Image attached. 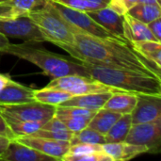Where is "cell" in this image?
<instances>
[{
	"label": "cell",
	"instance_id": "obj_1",
	"mask_svg": "<svg viewBox=\"0 0 161 161\" xmlns=\"http://www.w3.org/2000/svg\"><path fill=\"white\" fill-rule=\"evenodd\" d=\"M79 62L129 69L161 77L160 70L138 54L128 42L117 38H97L74 33L72 45L58 44Z\"/></svg>",
	"mask_w": 161,
	"mask_h": 161
},
{
	"label": "cell",
	"instance_id": "obj_2",
	"mask_svg": "<svg viewBox=\"0 0 161 161\" xmlns=\"http://www.w3.org/2000/svg\"><path fill=\"white\" fill-rule=\"evenodd\" d=\"M92 78L112 88L135 94L161 95L160 77L129 69L81 62Z\"/></svg>",
	"mask_w": 161,
	"mask_h": 161
},
{
	"label": "cell",
	"instance_id": "obj_3",
	"mask_svg": "<svg viewBox=\"0 0 161 161\" xmlns=\"http://www.w3.org/2000/svg\"><path fill=\"white\" fill-rule=\"evenodd\" d=\"M0 53L17 57L36 65L52 79L70 75L90 76L81 62L71 61L60 55L33 45V42H25L18 44L9 42Z\"/></svg>",
	"mask_w": 161,
	"mask_h": 161
},
{
	"label": "cell",
	"instance_id": "obj_4",
	"mask_svg": "<svg viewBox=\"0 0 161 161\" xmlns=\"http://www.w3.org/2000/svg\"><path fill=\"white\" fill-rule=\"evenodd\" d=\"M27 16L37 25L46 42L55 45H72L74 43L73 30L50 0H47L43 6L30 11Z\"/></svg>",
	"mask_w": 161,
	"mask_h": 161
},
{
	"label": "cell",
	"instance_id": "obj_5",
	"mask_svg": "<svg viewBox=\"0 0 161 161\" xmlns=\"http://www.w3.org/2000/svg\"><path fill=\"white\" fill-rule=\"evenodd\" d=\"M45 87L55 88L65 91L75 95H82L98 92H123L118 89L108 86L92 76H85L79 75H70L52 79Z\"/></svg>",
	"mask_w": 161,
	"mask_h": 161
},
{
	"label": "cell",
	"instance_id": "obj_6",
	"mask_svg": "<svg viewBox=\"0 0 161 161\" xmlns=\"http://www.w3.org/2000/svg\"><path fill=\"white\" fill-rule=\"evenodd\" d=\"M56 113V107L37 101L17 105H0V114L5 121L46 122Z\"/></svg>",
	"mask_w": 161,
	"mask_h": 161
},
{
	"label": "cell",
	"instance_id": "obj_7",
	"mask_svg": "<svg viewBox=\"0 0 161 161\" xmlns=\"http://www.w3.org/2000/svg\"><path fill=\"white\" fill-rule=\"evenodd\" d=\"M50 1L61 17L69 24L74 33L86 34L97 38H116L92 20L87 12L70 8L52 0Z\"/></svg>",
	"mask_w": 161,
	"mask_h": 161
},
{
	"label": "cell",
	"instance_id": "obj_8",
	"mask_svg": "<svg viewBox=\"0 0 161 161\" xmlns=\"http://www.w3.org/2000/svg\"><path fill=\"white\" fill-rule=\"evenodd\" d=\"M0 33L8 38H18L29 42H46L37 25L27 15L0 18Z\"/></svg>",
	"mask_w": 161,
	"mask_h": 161
},
{
	"label": "cell",
	"instance_id": "obj_9",
	"mask_svg": "<svg viewBox=\"0 0 161 161\" xmlns=\"http://www.w3.org/2000/svg\"><path fill=\"white\" fill-rule=\"evenodd\" d=\"M125 142L144 146L150 154L159 153L161 151V118L150 123L132 125Z\"/></svg>",
	"mask_w": 161,
	"mask_h": 161
},
{
	"label": "cell",
	"instance_id": "obj_10",
	"mask_svg": "<svg viewBox=\"0 0 161 161\" xmlns=\"http://www.w3.org/2000/svg\"><path fill=\"white\" fill-rule=\"evenodd\" d=\"M132 125L154 122L161 118V95L137 94V103L130 113Z\"/></svg>",
	"mask_w": 161,
	"mask_h": 161
},
{
	"label": "cell",
	"instance_id": "obj_11",
	"mask_svg": "<svg viewBox=\"0 0 161 161\" xmlns=\"http://www.w3.org/2000/svg\"><path fill=\"white\" fill-rule=\"evenodd\" d=\"M15 140L26 146L37 150L43 155L53 158L55 160H62L63 157L66 155L70 147V142L55 141L31 136L19 137Z\"/></svg>",
	"mask_w": 161,
	"mask_h": 161
},
{
	"label": "cell",
	"instance_id": "obj_12",
	"mask_svg": "<svg viewBox=\"0 0 161 161\" xmlns=\"http://www.w3.org/2000/svg\"><path fill=\"white\" fill-rule=\"evenodd\" d=\"M87 13L92 20H94L114 37L126 41L124 31V15L116 12L109 7L89 11Z\"/></svg>",
	"mask_w": 161,
	"mask_h": 161
},
{
	"label": "cell",
	"instance_id": "obj_13",
	"mask_svg": "<svg viewBox=\"0 0 161 161\" xmlns=\"http://www.w3.org/2000/svg\"><path fill=\"white\" fill-rule=\"evenodd\" d=\"M34 92L33 88L20 84L10 78L0 92V105H17L35 101Z\"/></svg>",
	"mask_w": 161,
	"mask_h": 161
},
{
	"label": "cell",
	"instance_id": "obj_14",
	"mask_svg": "<svg viewBox=\"0 0 161 161\" xmlns=\"http://www.w3.org/2000/svg\"><path fill=\"white\" fill-rule=\"evenodd\" d=\"M103 152L110 158L111 161H126L138 156L147 154L148 149L142 145H136L125 142H106L102 144Z\"/></svg>",
	"mask_w": 161,
	"mask_h": 161
},
{
	"label": "cell",
	"instance_id": "obj_15",
	"mask_svg": "<svg viewBox=\"0 0 161 161\" xmlns=\"http://www.w3.org/2000/svg\"><path fill=\"white\" fill-rule=\"evenodd\" d=\"M2 161H48L53 158L43 155L37 150L26 146L16 140H12L5 153L1 156Z\"/></svg>",
	"mask_w": 161,
	"mask_h": 161
},
{
	"label": "cell",
	"instance_id": "obj_16",
	"mask_svg": "<svg viewBox=\"0 0 161 161\" xmlns=\"http://www.w3.org/2000/svg\"><path fill=\"white\" fill-rule=\"evenodd\" d=\"M112 92H98L72 96L58 107H77L89 110L97 111L104 107Z\"/></svg>",
	"mask_w": 161,
	"mask_h": 161
},
{
	"label": "cell",
	"instance_id": "obj_17",
	"mask_svg": "<svg viewBox=\"0 0 161 161\" xmlns=\"http://www.w3.org/2000/svg\"><path fill=\"white\" fill-rule=\"evenodd\" d=\"M124 31L125 38L128 42L133 41L159 42L151 33L146 24L133 18L127 13L124 14Z\"/></svg>",
	"mask_w": 161,
	"mask_h": 161
},
{
	"label": "cell",
	"instance_id": "obj_18",
	"mask_svg": "<svg viewBox=\"0 0 161 161\" xmlns=\"http://www.w3.org/2000/svg\"><path fill=\"white\" fill-rule=\"evenodd\" d=\"M137 103V94L127 92H112L108 100L104 105V108L124 114H130Z\"/></svg>",
	"mask_w": 161,
	"mask_h": 161
},
{
	"label": "cell",
	"instance_id": "obj_19",
	"mask_svg": "<svg viewBox=\"0 0 161 161\" xmlns=\"http://www.w3.org/2000/svg\"><path fill=\"white\" fill-rule=\"evenodd\" d=\"M129 44L148 62L161 70V42L153 41H133Z\"/></svg>",
	"mask_w": 161,
	"mask_h": 161
},
{
	"label": "cell",
	"instance_id": "obj_20",
	"mask_svg": "<svg viewBox=\"0 0 161 161\" xmlns=\"http://www.w3.org/2000/svg\"><path fill=\"white\" fill-rule=\"evenodd\" d=\"M121 116L122 114L120 113L102 108L96 111L91 119L88 126L105 136Z\"/></svg>",
	"mask_w": 161,
	"mask_h": 161
},
{
	"label": "cell",
	"instance_id": "obj_21",
	"mask_svg": "<svg viewBox=\"0 0 161 161\" xmlns=\"http://www.w3.org/2000/svg\"><path fill=\"white\" fill-rule=\"evenodd\" d=\"M73 95L65 91L44 87L41 90H35L34 100L45 105H50L54 107L59 106L61 103L70 99Z\"/></svg>",
	"mask_w": 161,
	"mask_h": 161
},
{
	"label": "cell",
	"instance_id": "obj_22",
	"mask_svg": "<svg viewBox=\"0 0 161 161\" xmlns=\"http://www.w3.org/2000/svg\"><path fill=\"white\" fill-rule=\"evenodd\" d=\"M127 14L147 25L160 17L161 6L138 2L127 11Z\"/></svg>",
	"mask_w": 161,
	"mask_h": 161
},
{
	"label": "cell",
	"instance_id": "obj_23",
	"mask_svg": "<svg viewBox=\"0 0 161 161\" xmlns=\"http://www.w3.org/2000/svg\"><path fill=\"white\" fill-rule=\"evenodd\" d=\"M131 115L124 114L122 115L116 123L111 126L108 132L105 135L106 142H125L127 134L131 128Z\"/></svg>",
	"mask_w": 161,
	"mask_h": 161
},
{
	"label": "cell",
	"instance_id": "obj_24",
	"mask_svg": "<svg viewBox=\"0 0 161 161\" xmlns=\"http://www.w3.org/2000/svg\"><path fill=\"white\" fill-rule=\"evenodd\" d=\"M76 143H89V144H104L106 143L105 136L89 126L80 130L77 133H74L71 140L70 145Z\"/></svg>",
	"mask_w": 161,
	"mask_h": 161
},
{
	"label": "cell",
	"instance_id": "obj_25",
	"mask_svg": "<svg viewBox=\"0 0 161 161\" xmlns=\"http://www.w3.org/2000/svg\"><path fill=\"white\" fill-rule=\"evenodd\" d=\"M10 131L15 136V138L29 136L34 132L38 131L45 122H22L8 120L6 121Z\"/></svg>",
	"mask_w": 161,
	"mask_h": 161
},
{
	"label": "cell",
	"instance_id": "obj_26",
	"mask_svg": "<svg viewBox=\"0 0 161 161\" xmlns=\"http://www.w3.org/2000/svg\"><path fill=\"white\" fill-rule=\"evenodd\" d=\"M47 0H8L7 3L10 5L16 16L27 15L33 9L43 6Z\"/></svg>",
	"mask_w": 161,
	"mask_h": 161
},
{
	"label": "cell",
	"instance_id": "obj_27",
	"mask_svg": "<svg viewBox=\"0 0 161 161\" xmlns=\"http://www.w3.org/2000/svg\"><path fill=\"white\" fill-rule=\"evenodd\" d=\"M55 115L64 124L66 128L74 133H77L80 130L84 129L85 127L88 126L90 120L83 119V118H77V117H73V116H68V115H63V114H57Z\"/></svg>",
	"mask_w": 161,
	"mask_h": 161
},
{
	"label": "cell",
	"instance_id": "obj_28",
	"mask_svg": "<svg viewBox=\"0 0 161 161\" xmlns=\"http://www.w3.org/2000/svg\"><path fill=\"white\" fill-rule=\"evenodd\" d=\"M55 2H58L65 7H68L70 8H74L76 10H81L85 12L96 10L99 8H102L99 5L92 3L88 0H52Z\"/></svg>",
	"mask_w": 161,
	"mask_h": 161
},
{
	"label": "cell",
	"instance_id": "obj_29",
	"mask_svg": "<svg viewBox=\"0 0 161 161\" xmlns=\"http://www.w3.org/2000/svg\"><path fill=\"white\" fill-rule=\"evenodd\" d=\"M31 137H38V138H44V139H50L55 141H64V142H70L73 133L70 131L66 132H55L50 130H44V129H39L38 131L34 132L33 134L29 135Z\"/></svg>",
	"mask_w": 161,
	"mask_h": 161
},
{
	"label": "cell",
	"instance_id": "obj_30",
	"mask_svg": "<svg viewBox=\"0 0 161 161\" xmlns=\"http://www.w3.org/2000/svg\"><path fill=\"white\" fill-rule=\"evenodd\" d=\"M138 0H110L108 7L115 10L116 12L124 15L136 4Z\"/></svg>",
	"mask_w": 161,
	"mask_h": 161
},
{
	"label": "cell",
	"instance_id": "obj_31",
	"mask_svg": "<svg viewBox=\"0 0 161 161\" xmlns=\"http://www.w3.org/2000/svg\"><path fill=\"white\" fill-rule=\"evenodd\" d=\"M41 129L50 130V131H55V132H66V131H69L66 128V126L64 125V124L56 115H54L52 118H50L48 121H46L42 125Z\"/></svg>",
	"mask_w": 161,
	"mask_h": 161
},
{
	"label": "cell",
	"instance_id": "obj_32",
	"mask_svg": "<svg viewBox=\"0 0 161 161\" xmlns=\"http://www.w3.org/2000/svg\"><path fill=\"white\" fill-rule=\"evenodd\" d=\"M148 28L150 29L151 33L154 35V37L161 42V18H158L152 22H150L149 24H147Z\"/></svg>",
	"mask_w": 161,
	"mask_h": 161
},
{
	"label": "cell",
	"instance_id": "obj_33",
	"mask_svg": "<svg viewBox=\"0 0 161 161\" xmlns=\"http://www.w3.org/2000/svg\"><path fill=\"white\" fill-rule=\"evenodd\" d=\"M0 135H3L10 140H15V136L12 134V132L10 131L8 125H7L5 119L2 117V115L0 114Z\"/></svg>",
	"mask_w": 161,
	"mask_h": 161
},
{
	"label": "cell",
	"instance_id": "obj_34",
	"mask_svg": "<svg viewBox=\"0 0 161 161\" xmlns=\"http://www.w3.org/2000/svg\"><path fill=\"white\" fill-rule=\"evenodd\" d=\"M3 17H16L12 7L7 2L0 3V18Z\"/></svg>",
	"mask_w": 161,
	"mask_h": 161
},
{
	"label": "cell",
	"instance_id": "obj_35",
	"mask_svg": "<svg viewBox=\"0 0 161 161\" xmlns=\"http://www.w3.org/2000/svg\"><path fill=\"white\" fill-rule=\"evenodd\" d=\"M11 141L12 140H10V139L5 137L3 135H0V158L5 153V151L7 150V148H8V146Z\"/></svg>",
	"mask_w": 161,
	"mask_h": 161
},
{
	"label": "cell",
	"instance_id": "obj_36",
	"mask_svg": "<svg viewBox=\"0 0 161 161\" xmlns=\"http://www.w3.org/2000/svg\"><path fill=\"white\" fill-rule=\"evenodd\" d=\"M11 77L8 75H6V74H1L0 73V92L1 90L7 85V83L8 82V80L10 79Z\"/></svg>",
	"mask_w": 161,
	"mask_h": 161
},
{
	"label": "cell",
	"instance_id": "obj_37",
	"mask_svg": "<svg viewBox=\"0 0 161 161\" xmlns=\"http://www.w3.org/2000/svg\"><path fill=\"white\" fill-rule=\"evenodd\" d=\"M8 44H9L8 38L6 37L5 35H3L2 33H0V52H1L3 49H5Z\"/></svg>",
	"mask_w": 161,
	"mask_h": 161
},
{
	"label": "cell",
	"instance_id": "obj_38",
	"mask_svg": "<svg viewBox=\"0 0 161 161\" xmlns=\"http://www.w3.org/2000/svg\"><path fill=\"white\" fill-rule=\"evenodd\" d=\"M88 1H91L92 3H95L97 5H99L101 8H106L108 6L110 0H88Z\"/></svg>",
	"mask_w": 161,
	"mask_h": 161
},
{
	"label": "cell",
	"instance_id": "obj_39",
	"mask_svg": "<svg viewBox=\"0 0 161 161\" xmlns=\"http://www.w3.org/2000/svg\"><path fill=\"white\" fill-rule=\"evenodd\" d=\"M138 2L141 3H147V4H156L161 6V0H138Z\"/></svg>",
	"mask_w": 161,
	"mask_h": 161
},
{
	"label": "cell",
	"instance_id": "obj_40",
	"mask_svg": "<svg viewBox=\"0 0 161 161\" xmlns=\"http://www.w3.org/2000/svg\"><path fill=\"white\" fill-rule=\"evenodd\" d=\"M7 1H8V0H0V3H5Z\"/></svg>",
	"mask_w": 161,
	"mask_h": 161
}]
</instances>
